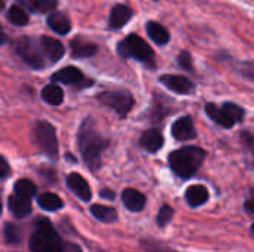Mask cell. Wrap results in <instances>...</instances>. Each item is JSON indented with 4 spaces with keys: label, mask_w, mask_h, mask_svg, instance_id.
I'll use <instances>...</instances> for the list:
<instances>
[{
    "label": "cell",
    "mask_w": 254,
    "mask_h": 252,
    "mask_svg": "<svg viewBox=\"0 0 254 252\" xmlns=\"http://www.w3.org/2000/svg\"><path fill=\"white\" fill-rule=\"evenodd\" d=\"M77 141L85 163L89 166V169L97 171L101 165V151L107 147V141L101 138V135L92 128V123L89 120L82 123Z\"/></svg>",
    "instance_id": "cell-1"
},
{
    "label": "cell",
    "mask_w": 254,
    "mask_h": 252,
    "mask_svg": "<svg viewBox=\"0 0 254 252\" xmlns=\"http://www.w3.org/2000/svg\"><path fill=\"white\" fill-rule=\"evenodd\" d=\"M205 151L198 147H185L170 154L171 169L182 178H190L204 162Z\"/></svg>",
    "instance_id": "cell-2"
},
{
    "label": "cell",
    "mask_w": 254,
    "mask_h": 252,
    "mask_svg": "<svg viewBox=\"0 0 254 252\" xmlns=\"http://www.w3.org/2000/svg\"><path fill=\"white\" fill-rule=\"evenodd\" d=\"M116 50L122 58H134V59L146 64L149 68H155V65H156L153 49L138 34L127 36L124 40H121L118 43Z\"/></svg>",
    "instance_id": "cell-3"
},
{
    "label": "cell",
    "mask_w": 254,
    "mask_h": 252,
    "mask_svg": "<svg viewBox=\"0 0 254 252\" xmlns=\"http://www.w3.org/2000/svg\"><path fill=\"white\" fill-rule=\"evenodd\" d=\"M30 250L33 252H63L64 244L58 239L48 220H39L36 223V233L30 239Z\"/></svg>",
    "instance_id": "cell-4"
},
{
    "label": "cell",
    "mask_w": 254,
    "mask_h": 252,
    "mask_svg": "<svg viewBox=\"0 0 254 252\" xmlns=\"http://www.w3.org/2000/svg\"><path fill=\"white\" fill-rule=\"evenodd\" d=\"M15 50L19 55V58L27 65H30L31 68L40 70V68L45 67V59L46 58H45V55H43V52L40 49L39 40H36L33 37H28V36L19 37L15 42Z\"/></svg>",
    "instance_id": "cell-5"
},
{
    "label": "cell",
    "mask_w": 254,
    "mask_h": 252,
    "mask_svg": "<svg viewBox=\"0 0 254 252\" xmlns=\"http://www.w3.org/2000/svg\"><path fill=\"white\" fill-rule=\"evenodd\" d=\"M34 138L37 141V146L42 149V151L49 156L51 159H57L58 156V141L55 129L51 123L40 120L34 126Z\"/></svg>",
    "instance_id": "cell-6"
},
{
    "label": "cell",
    "mask_w": 254,
    "mask_h": 252,
    "mask_svg": "<svg viewBox=\"0 0 254 252\" xmlns=\"http://www.w3.org/2000/svg\"><path fill=\"white\" fill-rule=\"evenodd\" d=\"M98 100L104 104L112 107L119 116H127L132 107H134V98L128 92L122 91H113V92H101L98 95Z\"/></svg>",
    "instance_id": "cell-7"
},
{
    "label": "cell",
    "mask_w": 254,
    "mask_h": 252,
    "mask_svg": "<svg viewBox=\"0 0 254 252\" xmlns=\"http://www.w3.org/2000/svg\"><path fill=\"white\" fill-rule=\"evenodd\" d=\"M39 43H40V49L45 55V58L51 62V64H55L58 62L63 56H64V45L54 39V37H48V36H42L39 39Z\"/></svg>",
    "instance_id": "cell-8"
},
{
    "label": "cell",
    "mask_w": 254,
    "mask_h": 252,
    "mask_svg": "<svg viewBox=\"0 0 254 252\" xmlns=\"http://www.w3.org/2000/svg\"><path fill=\"white\" fill-rule=\"evenodd\" d=\"M159 82L165 85L170 91L180 94V95H188L195 89V85L185 76H177V74H164L159 77Z\"/></svg>",
    "instance_id": "cell-9"
},
{
    "label": "cell",
    "mask_w": 254,
    "mask_h": 252,
    "mask_svg": "<svg viewBox=\"0 0 254 252\" xmlns=\"http://www.w3.org/2000/svg\"><path fill=\"white\" fill-rule=\"evenodd\" d=\"M132 15H134V12L129 6L122 4V3L115 4L110 10V15H109V28L112 31L121 30L122 27H125L129 22Z\"/></svg>",
    "instance_id": "cell-10"
},
{
    "label": "cell",
    "mask_w": 254,
    "mask_h": 252,
    "mask_svg": "<svg viewBox=\"0 0 254 252\" xmlns=\"http://www.w3.org/2000/svg\"><path fill=\"white\" fill-rule=\"evenodd\" d=\"M67 187H68L79 199H82V201H85V202H88V201L91 199V187H89L88 181H86L82 175H79V174H76V172L68 174V175H67Z\"/></svg>",
    "instance_id": "cell-11"
},
{
    "label": "cell",
    "mask_w": 254,
    "mask_h": 252,
    "mask_svg": "<svg viewBox=\"0 0 254 252\" xmlns=\"http://www.w3.org/2000/svg\"><path fill=\"white\" fill-rule=\"evenodd\" d=\"M171 132H173V137L179 141H188V140H192L196 137V132H195V126H193V122L190 117H182L179 119L173 128H171Z\"/></svg>",
    "instance_id": "cell-12"
},
{
    "label": "cell",
    "mask_w": 254,
    "mask_h": 252,
    "mask_svg": "<svg viewBox=\"0 0 254 252\" xmlns=\"http://www.w3.org/2000/svg\"><path fill=\"white\" fill-rule=\"evenodd\" d=\"M51 79H52V82H60V83H64V85H74V83L83 82L85 76L77 67L68 65V67H64V68L55 71Z\"/></svg>",
    "instance_id": "cell-13"
},
{
    "label": "cell",
    "mask_w": 254,
    "mask_h": 252,
    "mask_svg": "<svg viewBox=\"0 0 254 252\" xmlns=\"http://www.w3.org/2000/svg\"><path fill=\"white\" fill-rule=\"evenodd\" d=\"M46 24L52 31H55L57 34H61V36L68 34V31L71 30V22H70L68 16L63 12L49 13L46 18Z\"/></svg>",
    "instance_id": "cell-14"
},
{
    "label": "cell",
    "mask_w": 254,
    "mask_h": 252,
    "mask_svg": "<svg viewBox=\"0 0 254 252\" xmlns=\"http://www.w3.org/2000/svg\"><path fill=\"white\" fill-rule=\"evenodd\" d=\"M122 202L132 212H140L146 206V196L135 189H125L122 192Z\"/></svg>",
    "instance_id": "cell-15"
},
{
    "label": "cell",
    "mask_w": 254,
    "mask_h": 252,
    "mask_svg": "<svg viewBox=\"0 0 254 252\" xmlns=\"http://www.w3.org/2000/svg\"><path fill=\"white\" fill-rule=\"evenodd\" d=\"M140 146L149 153H156L164 146V137L158 129H149L143 132L140 138Z\"/></svg>",
    "instance_id": "cell-16"
},
{
    "label": "cell",
    "mask_w": 254,
    "mask_h": 252,
    "mask_svg": "<svg viewBox=\"0 0 254 252\" xmlns=\"http://www.w3.org/2000/svg\"><path fill=\"white\" fill-rule=\"evenodd\" d=\"M24 9L33 13H52L58 6V0H16Z\"/></svg>",
    "instance_id": "cell-17"
},
{
    "label": "cell",
    "mask_w": 254,
    "mask_h": 252,
    "mask_svg": "<svg viewBox=\"0 0 254 252\" xmlns=\"http://www.w3.org/2000/svg\"><path fill=\"white\" fill-rule=\"evenodd\" d=\"M70 49H71L73 58H89V56L95 55L98 48L92 42H86V40L76 37L70 42Z\"/></svg>",
    "instance_id": "cell-18"
},
{
    "label": "cell",
    "mask_w": 254,
    "mask_h": 252,
    "mask_svg": "<svg viewBox=\"0 0 254 252\" xmlns=\"http://www.w3.org/2000/svg\"><path fill=\"white\" fill-rule=\"evenodd\" d=\"M146 33L147 36L159 46H164L170 42L171 36H170V31L159 22H155V21H149L146 24Z\"/></svg>",
    "instance_id": "cell-19"
},
{
    "label": "cell",
    "mask_w": 254,
    "mask_h": 252,
    "mask_svg": "<svg viewBox=\"0 0 254 252\" xmlns=\"http://www.w3.org/2000/svg\"><path fill=\"white\" fill-rule=\"evenodd\" d=\"M7 206H9V211L18 217V218H22V217H27L30 212H31V202L30 199H25V198H21V196H10L7 199Z\"/></svg>",
    "instance_id": "cell-20"
},
{
    "label": "cell",
    "mask_w": 254,
    "mask_h": 252,
    "mask_svg": "<svg viewBox=\"0 0 254 252\" xmlns=\"http://www.w3.org/2000/svg\"><path fill=\"white\" fill-rule=\"evenodd\" d=\"M186 201L190 206L196 208V206H201L204 205L207 201H208V190L207 187L201 186V184H195V186H190L188 190H186Z\"/></svg>",
    "instance_id": "cell-21"
},
{
    "label": "cell",
    "mask_w": 254,
    "mask_h": 252,
    "mask_svg": "<svg viewBox=\"0 0 254 252\" xmlns=\"http://www.w3.org/2000/svg\"><path fill=\"white\" fill-rule=\"evenodd\" d=\"M205 113H207L216 123H219V125L223 126V128H232V126L235 125V122H232V120L229 119V116L225 113V110H223L222 107H217V105L213 104V102H210V104L205 105Z\"/></svg>",
    "instance_id": "cell-22"
},
{
    "label": "cell",
    "mask_w": 254,
    "mask_h": 252,
    "mask_svg": "<svg viewBox=\"0 0 254 252\" xmlns=\"http://www.w3.org/2000/svg\"><path fill=\"white\" fill-rule=\"evenodd\" d=\"M6 19L16 27H24L28 24V13L21 4H12L6 10Z\"/></svg>",
    "instance_id": "cell-23"
},
{
    "label": "cell",
    "mask_w": 254,
    "mask_h": 252,
    "mask_svg": "<svg viewBox=\"0 0 254 252\" xmlns=\"http://www.w3.org/2000/svg\"><path fill=\"white\" fill-rule=\"evenodd\" d=\"M42 98L51 105H60L64 100V92L58 85H48L42 89Z\"/></svg>",
    "instance_id": "cell-24"
},
{
    "label": "cell",
    "mask_w": 254,
    "mask_h": 252,
    "mask_svg": "<svg viewBox=\"0 0 254 252\" xmlns=\"http://www.w3.org/2000/svg\"><path fill=\"white\" fill-rule=\"evenodd\" d=\"M91 214L103 223H113L118 218V214L113 208L104 206V205H92L91 206Z\"/></svg>",
    "instance_id": "cell-25"
},
{
    "label": "cell",
    "mask_w": 254,
    "mask_h": 252,
    "mask_svg": "<svg viewBox=\"0 0 254 252\" xmlns=\"http://www.w3.org/2000/svg\"><path fill=\"white\" fill-rule=\"evenodd\" d=\"M37 203L45 211H58L63 208V201L54 193H43L37 198Z\"/></svg>",
    "instance_id": "cell-26"
},
{
    "label": "cell",
    "mask_w": 254,
    "mask_h": 252,
    "mask_svg": "<svg viewBox=\"0 0 254 252\" xmlns=\"http://www.w3.org/2000/svg\"><path fill=\"white\" fill-rule=\"evenodd\" d=\"M13 192L16 196H21V198H25V199H30L36 195L37 192V187L27 178H21L15 183L13 186Z\"/></svg>",
    "instance_id": "cell-27"
},
{
    "label": "cell",
    "mask_w": 254,
    "mask_h": 252,
    "mask_svg": "<svg viewBox=\"0 0 254 252\" xmlns=\"http://www.w3.org/2000/svg\"><path fill=\"white\" fill-rule=\"evenodd\" d=\"M222 108L225 110V113L229 116V119L232 120V122H241L243 120V117H244V110H243V107H240V105H237V104H234V102H226V104H223L222 105Z\"/></svg>",
    "instance_id": "cell-28"
},
{
    "label": "cell",
    "mask_w": 254,
    "mask_h": 252,
    "mask_svg": "<svg viewBox=\"0 0 254 252\" xmlns=\"http://www.w3.org/2000/svg\"><path fill=\"white\" fill-rule=\"evenodd\" d=\"M4 238L7 244H18L21 241V233L19 229L15 224H4Z\"/></svg>",
    "instance_id": "cell-29"
},
{
    "label": "cell",
    "mask_w": 254,
    "mask_h": 252,
    "mask_svg": "<svg viewBox=\"0 0 254 252\" xmlns=\"http://www.w3.org/2000/svg\"><path fill=\"white\" fill-rule=\"evenodd\" d=\"M171 218H173V208L171 206H167V205L162 206L161 211H159V214H158V226L159 227L167 226L171 221Z\"/></svg>",
    "instance_id": "cell-30"
},
{
    "label": "cell",
    "mask_w": 254,
    "mask_h": 252,
    "mask_svg": "<svg viewBox=\"0 0 254 252\" xmlns=\"http://www.w3.org/2000/svg\"><path fill=\"white\" fill-rule=\"evenodd\" d=\"M177 61H179V65H180L183 70H188V71L193 70V65H192V55H190V52H188V50H182V52H180V55H179V58H177Z\"/></svg>",
    "instance_id": "cell-31"
},
{
    "label": "cell",
    "mask_w": 254,
    "mask_h": 252,
    "mask_svg": "<svg viewBox=\"0 0 254 252\" xmlns=\"http://www.w3.org/2000/svg\"><path fill=\"white\" fill-rule=\"evenodd\" d=\"M241 141H243L244 147L247 149V151L250 153V156L253 157L254 160V137L250 132L244 131V132L241 134Z\"/></svg>",
    "instance_id": "cell-32"
},
{
    "label": "cell",
    "mask_w": 254,
    "mask_h": 252,
    "mask_svg": "<svg viewBox=\"0 0 254 252\" xmlns=\"http://www.w3.org/2000/svg\"><path fill=\"white\" fill-rule=\"evenodd\" d=\"M9 172H10V169H9V165H7V162H6V159H4V157H1V168H0V178H1V180H4V178H7V175H9Z\"/></svg>",
    "instance_id": "cell-33"
},
{
    "label": "cell",
    "mask_w": 254,
    "mask_h": 252,
    "mask_svg": "<svg viewBox=\"0 0 254 252\" xmlns=\"http://www.w3.org/2000/svg\"><path fill=\"white\" fill-rule=\"evenodd\" d=\"M63 252H82L80 248L77 245H73V244H64V251Z\"/></svg>",
    "instance_id": "cell-34"
},
{
    "label": "cell",
    "mask_w": 254,
    "mask_h": 252,
    "mask_svg": "<svg viewBox=\"0 0 254 252\" xmlns=\"http://www.w3.org/2000/svg\"><path fill=\"white\" fill-rule=\"evenodd\" d=\"M246 209L254 214V192L253 195L250 196V199H247V202H246Z\"/></svg>",
    "instance_id": "cell-35"
},
{
    "label": "cell",
    "mask_w": 254,
    "mask_h": 252,
    "mask_svg": "<svg viewBox=\"0 0 254 252\" xmlns=\"http://www.w3.org/2000/svg\"><path fill=\"white\" fill-rule=\"evenodd\" d=\"M100 195H101V198H109V199H113L115 198V195L110 190H101Z\"/></svg>",
    "instance_id": "cell-36"
},
{
    "label": "cell",
    "mask_w": 254,
    "mask_h": 252,
    "mask_svg": "<svg viewBox=\"0 0 254 252\" xmlns=\"http://www.w3.org/2000/svg\"><path fill=\"white\" fill-rule=\"evenodd\" d=\"M252 232H253V235H254V224L252 226Z\"/></svg>",
    "instance_id": "cell-37"
},
{
    "label": "cell",
    "mask_w": 254,
    "mask_h": 252,
    "mask_svg": "<svg viewBox=\"0 0 254 252\" xmlns=\"http://www.w3.org/2000/svg\"><path fill=\"white\" fill-rule=\"evenodd\" d=\"M155 1H158V0H155Z\"/></svg>",
    "instance_id": "cell-38"
}]
</instances>
